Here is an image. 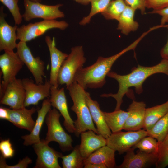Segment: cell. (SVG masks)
I'll return each mask as SVG.
<instances>
[{"label":"cell","instance_id":"obj_40","mask_svg":"<svg viewBox=\"0 0 168 168\" xmlns=\"http://www.w3.org/2000/svg\"><path fill=\"white\" fill-rule=\"evenodd\" d=\"M166 27L168 30V26ZM160 55L163 58L168 59V37L166 43L161 50Z\"/></svg>","mask_w":168,"mask_h":168},{"label":"cell","instance_id":"obj_27","mask_svg":"<svg viewBox=\"0 0 168 168\" xmlns=\"http://www.w3.org/2000/svg\"><path fill=\"white\" fill-rule=\"evenodd\" d=\"M61 158L63 168H82L84 166V159L80 153L79 145L73 148L70 154L63 155Z\"/></svg>","mask_w":168,"mask_h":168},{"label":"cell","instance_id":"obj_17","mask_svg":"<svg viewBox=\"0 0 168 168\" xmlns=\"http://www.w3.org/2000/svg\"><path fill=\"white\" fill-rule=\"evenodd\" d=\"M45 40L49 51L50 61L51 69L49 81L52 85L58 87V75L60 68L68 54L58 49L56 46L55 39L47 35Z\"/></svg>","mask_w":168,"mask_h":168},{"label":"cell","instance_id":"obj_34","mask_svg":"<svg viewBox=\"0 0 168 168\" xmlns=\"http://www.w3.org/2000/svg\"><path fill=\"white\" fill-rule=\"evenodd\" d=\"M0 151L1 155L5 159L11 158L14 156L15 150L9 139L1 140Z\"/></svg>","mask_w":168,"mask_h":168},{"label":"cell","instance_id":"obj_33","mask_svg":"<svg viewBox=\"0 0 168 168\" xmlns=\"http://www.w3.org/2000/svg\"><path fill=\"white\" fill-rule=\"evenodd\" d=\"M0 1L9 10L13 16L15 24L20 25L22 21L23 17L18 5L19 0H0Z\"/></svg>","mask_w":168,"mask_h":168},{"label":"cell","instance_id":"obj_30","mask_svg":"<svg viewBox=\"0 0 168 168\" xmlns=\"http://www.w3.org/2000/svg\"><path fill=\"white\" fill-rule=\"evenodd\" d=\"M132 148L147 153L158 154L159 143L155 138L147 136L142 138Z\"/></svg>","mask_w":168,"mask_h":168},{"label":"cell","instance_id":"obj_41","mask_svg":"<svg viewBox=\"0 0 168 168\" xmlns=\"http://www.w3.org/2000/svg\"><path fill=\"white\" fill-rule=\"evenodd\" d=\"M84 168H107L106 166L102 164H87L85 165Z\"/></svg>","mask_w":168,"mask_h":168},{"label":"cell","instance_id":"obj_3","mask_svg":"<svg viewBox=\"0 0 168 168\" xmlns=\"http://www.w3.org/2000/svg\"><path fill=\"white\" fill-rule=\"evenodd\" d=\"M67 89L73 103L71 110L77 116V119L74 121V133L76 136L78 137L82 133L89 130H92L98 134L86 102V90L75 81L67 87Z\"/></svg>","mask_w":168,"mask_h":168},{"label":"cell","instance_id":"obj_20","mask_svg":"<svg viewBox=\"0 0 168 168\" xmlns=\"http://www.w3.org/2000/svg\"><path fill=\"white\" fill-rule=\"evenodd\" d=\"M37 110L34 107L30 109H26L25 107L16 110L8 108L9 118L8 121L17 127L30 132L35 122L32 116Z\"/></svg>","mask_w":168,"mask_h":168},{"label":"cell","instance_id":"obj_43","mask_svg":"<svg viewBox=\"0 0 168 168\" xmlns=\"http://www.w3.org/2000/svg\"><path fill=\"white\" fill-rule=\"evenodd\" d=\"M32 1L35 2H40L42 0H30Z\"/></svg>","mask_w":168,"mask_h":168},{"label":"cell","instance_id":"obj_11","mask_svg":"<svg viewBox=\"0 0 168 168\" xmlns=\"http://www.w3.org/2000/svg\"><path fill=\"white\" fill-rule=\"evenodd\" d=\"M44 139H41L33 145L34 151L37 156L34 168H61L58 159L62 154L50 147Z\"/></svg>","mask_w":168,"mask_h":168},{"label":"cell","instance_id":"obj_32","mask_svg":"<svg viewBox=\"0 0 168 168\" xmlns=\"http://www.w3.org/2000/svg\"><path fill=\"white\" fill-rule=\"evenodd\" d=\"M155 165L157 168H164L168 166V133L159 143L158 158Z\"/></svg>","mask_w":168,"mask_h":168},{"label":"cell","instance_id":"obj_28","mask_svg":"<svg viewBox=\"0 0 168 168\" xmlns=\"http://www.w3.org/2000/svg\"><path fill=\"white\" fill-rule=\"evenodd\" d=\"M147 132L148 136L155 138L159 143H161L168 133V112Z\"/></svg>","mask_w":168,"mask_h":168},{"label":"cell","instance_id":"obj_22","mask_svg":"<svg viewBox=\"0 0 168 168\" xmlns=\"http://www.w3.org/2000/svg\"><path fill=\"white\" fill-rule=\"evenodd\" d=\"M52 106L49 98L44 99L41 108L37 110V117L34 128L29 134L23 135V145L26 146L33 145L40 141V134L46 116Z\"/></svg>","mask_w":168,"mask_h":168},{"label":"cell","instance_id":"obj_31","mask_svg":"<svg viewBox=\"0 0 168 168\" xmlns=\"http://www.w3.org/2000/svg\"><path fill=\"white\" fill-rule=\"evenodd\" d=\"M112 0H91V7L88 16L84 17L79 22V24L84 26L90 22L92 17L99 13L102 12Z\"/></svg>","mask_w":168,"mask_h":168},{"label":"cell","instance_id":"obj_29","mask_svg":"<svg viewBox=\"0 0 168 168\" xmlns=\"http://www.w3.org/2000/svg\"><path fill=\"white\" fill-rule=\"evenodd\" d=\"M127 6L124 0H112L101 14L106 19L117 21Z\"/></svg>","mask_w":168,"mask_h":168},{"label":"cell","instance_id":"obj_42","mask_svg":"<svg viewBox=\"0 0 168 168\" xmlns=\"http://www.w3.org/2000/svg\"><path fill=\"white\" fill-rule=\"evenodd\" d=\"M81 4L86 5L90 3L91 0H73Z\"/></svg>","mask_w":168,"mask_h":168},{"label":"cell","instance_id":"obj_12","mask_svg":"<svg viewBox=\"0 0 168 168\" xmlns=\"http://www.w3.org/2000/svg\"><path fill=\"white\" fill-rule=\"evenodd\" d=\"M22 80L26 93L25 107L37 105L40 100L50 97L52 85L49 80H46L43 83L37 84L28 78Z\"/></svg>","mask_w":168,"mask_h":168},{"label":"cell","instance_id":"obj_24","mask_svg":"<svg viewBox=\"0 0 168 168\" xmlns=\"http://www.w3.org/2000/svg\"><path fill=\"white\" fill-rule=\"evenodd\" d=\"M136 10L127 6L117 20L118 24L117 29L125 35L131 32L136 31L139 26L138 23L134 20Z\"/></svg>","mask_w":168,"mask_h":168},{"label":"cell","instance_id":"obj_5","mask_svg":"<svg viewBox=\"0 0 168 168\" xmlns=\"http://www.w3.org/2000/svg\"><path fill=\"white\" fill-rule=\"evenodd\" d=\"M86 61L82 46L72 47L59 70L58 79V84L65 85L66 87L71 84L74 81L76 73L83 68Z\"/></svg>","mask_w":168,"mask_h":168},{"label":"cell","instance_id":"obj_8","mask_svg":"<svg viewBox=\"0 0 168 168\" xmlns=\"http://www.w3.org/2000/svg\"><path fill=\"white\" fill-rule=\"evenodd\" d=\"M147 136V131L143 129L112 133L106 139V145L117 151L119 154H122L133 147L142 138Z\"/></svg>","mask_w":168,"mask_h":168},{"label":"cell","instance_id":"obj_7","mask_svg":"<svg viewBox=\"0 0 168 168\" xmlns=\"http://www.w3.org/2000/svg\"><path fill=\"white\" fill-rule=\"evenodd\" d=\"M25 11L22 15L26 21L35 18L44 20H54L64 17L65 14L59 9L63 5L59 3L54 5H44L30 0H24Z\"/></svg>","mask_w":168,"mask_h":168},{"label":"cell","instance_id":"obj_35","mask_svg":"<svg viewBox=\"0 0 168 168\" xmlns=\"http://www.w3.org/2000/svg\"><path fill=\"white\" fill-rule=\"evenodd\" d=\"M5 158L1 155L0 157V168H26L28 165L32 163V160L29 157L26 156L22 160H20L17 164L14 165H8Z\"/></svg>","mask_w":168,"mask_h":168},{"label":"cell","instance_id":"obj_23","mask_svg":"<svg viewBox=\"0 0 168 168\" xmlns=\"http://www.w3.org/2000/svg\"><path fill=\"white\" fill-rule=\"evenodd\" d=\"M115 151L107 145L103 146L90 154L84 160V165L98 164L105 165L107 168L116 167Z\"/></svg>","mask_w":168,"mask_h":168},{"label":"cell","instance_id":"obj_37","mask_svg":"<svg viewBox=\"0 0 168 168\" xmlns=\"http://www.w3.org/2000/svg\"><path fill=\"white\" fill-rule=\"evenodd\" d=\"M146 8L156 10L168 7V0H146Z\"/></svg>","mask_w":168,"mask_h":168},{"label":"cell","instance_id":"obj_10","mask_svg":"<svg viewBox=\"0 0 168 168\" xmlns=\"http://www.w3.org/2000/svg\"><path fill=\"white\" fill-rule=\"evenodd\" d=\"M16 48L19 58L31 73L35 83H43L45 76L44 62L39 57H34L26 42L20 41Z\"/></svg>","mask_w":168,"mask_h":168},{"label":"cell","instance_id":"obj_16","mask_svg":"<svg viewBox=\"0 0 168 168\" xmlns=\"http://www.w3.org/2000/svg\"><path fill=\"white\" fill-rule=\"evenodd\" d=\"M7 14L4 12V7L0 8V51H13L16 48L17 25L12 26L5 20Z\"/></svg>","mask_w":168,"mask_h":168},{"label":"cell","instance_id":"obj_1","mask_svg":"<svg viewBox=\"0 0 168 168\" xmlns=\"http://www.w3.org/2000/svg\"><path fill=\"white\" fill-rule=\"evenodd\" d=\"M157 73H163L168 76V59L163 58L158 64L152 66L146 67L138 65L132 69L131 72L126 75H121L113 71H110L107 76L116 80L119 89L115 94H103L100 96L112 97L116 101L115 110L120 109L123 102V98L128 94L129 89L134 87L136 93L140 94L142 91V85L145 80L151 75Z\"/></svg>","mask_w":168,"mask_h":168},{"label":"cell","instance_id":"obj_6","mask_svg":"<svg viewBox=\"0 0 168 168\" xmlns=\"http://www.w3.org/2000/svg\"><path fill=\"white\" fill-rule=\"evenodd\" d=\"M68 24L65 21L44 20L23 25L18 27L16 30L17 40L25 42L30 41L39 37L48 30L58 29L64 30L68 26Z\"/></svg>","mask_w":168,"mask_h":168},{"label":"cell","instance_id":"obj_21","mask_svg":"<svg viewBox=\"0 0 168 168\" xmlns=\"http://www.w3.org/2000/svg\"><path fill=\"white\" fill-rule=\"evenodd\" d=\"M85 98L92 120L96 126L98 134H101L107 139L112 133L106 122L104 112L100 109L98 102L92 99L89 93L86 91Z\"/></svg>","mask_w":168,"mask_h":168},{"label":"cell","instance_id":"obj_9","mask_svg":"<svg viewBox=\"0 0 168 168\" xmlns=\"http://www.w3.org/2000/svg\"><path fill=\"white\" fill-rule=\"evenodd\" d=\"M24 63L17 52L4 51L0 56V68L2 80L0 86V98L8 84L16 78V76L22 68Z\"/></svg>","mask_w":168,"mask_h":168},{"label":"cell","instance_id":"obj_25","mask_svg":"<svg viewBox=\"0 0 168 168\" xmlns=\"http://www.w3.org/2000/svg\"><path fill=\"white\" fill-rule=\"evenodd\" d=\"M168 112V100L156 106L146 109L143 129L148 131Z\"/></svg>","mask_w":168,"mask_h":168},{"label":"cell","instance_id":"obj_4","mask_svg":"<svg viewBox=\"0 0 168 168\" xmlns=\"http://www.w3.org/2000/svg\"><path fill=\"white\" fill-rule=\"evenodd\" d=\"M61 114L56 109H51L45 119L48 131L44 139L49 144L50 142H57L61 150L63 152L70 151L73 147V140L71 135L68 134L62 126L59 121Z\"/></svg>","mask_w":168,"mask_h":168},{"label":"cell","instance_id":"obj_13","mask_svg":"<svg viewBox=\"0 0 168 168\" xmlns=\"http://www.w3.org/2000/svg\"><path fill=\"white\" fill-rule=\"evenodd\" d=\"M25 91L22 80L15 78L7 85L0 98V104L16 110L24 107Z\"/></svg>","mask_w":168,"mask_h":168},{"label":"cell","instance_id":"obj_39","mask_svg":"<svg viewBox=\"0 0 168 168\" xmlns=\"http://www.w3.org/2000/svg\"><path fill=\"white\" fill-rule=\"evenodd\" d=\"M9 118V113L8 108L1 107L0 108V118L8 121Z\"/></svg>","mask_w":168,"mask_h":168},{"label":"cell","instance_id":"obj_14","mask_svg":"<svg viewBox=\"0 0 168 168\" xmlns=\"http://www.w3.org/2000/svg\"><path fill=\"white\" fill-rule=\"evenodd\" d=\"M49 100L52 106L57 110L63 117V124L66 130L70 133H74V121L69 113L64 88L58 89L52 86Z\"/></svg>","mask_w":168,"mask_h":168},{"label":"cell","instance_id":"obj_2","mask_svg":"<svg viewBox=\"0 0 168 168\" xmlns=\"http://www.w3.org/2000/svg\"><path fill=\"white\" fill-rule=\"evenodd\" d=\"M144 37V35H141L127 47L114 55L106 58L98 57L92 65L78 70L75 75L74 81L85 90L88 88L102 87L105 84V77L115 61L125 53L134 50Z\"/></svg>","mask_w":168,"mask_h":168},{"label":"cell","instance_id":"obj_38","mask_svg":"<svg viewBox=\"0 0 168 168\" xmlns=\"http://www.w3.org/2000/svg\"><path fill=\"white\" fill-rule=\"evenodd\" d=\"M149 13L150 14H157L161 16V24L165 25L168 22V7L160 10H153Z\"/></svg>","mask_w":168,"mask_h":168},{"label":"cell","instance_id":"obj_36","mask_svg":"<svg viewBox=\"0 0 168 168\" xmlns=\"http://www.w3.org/2000/svg\"><path fill=\"white\" fill-rule=\"evenodd\" d=\"M127 5L135 10H139L142 14H144L146 7V0H124Z\"/></svg>","mask_w":168,"mask_h":168},{"label":"cell","instance_id":"obj_19","mask_svg":"<svg viewBox=\"0 0 168 168\" xmlns=\"http://www.w3.org/2000/svg\"><path fill=\"white\" fill-rule=\"evenodd\" d=\"M146 104L143 101L133 100L127 110L128 116L123 129L127 131H136L143 128L146 110Z\"/></svg>","mask_w":168,"mask_h":168},{"label":"cell","instance_id":"obj_26","mask_svg":"<svg viewBox=\"0 0 168 168\" xmlns=\"http://www.w3.org/2000/svg\"><path fill=\"white\" fill-rule=\"evenodd\" d=\"M104 114L106 122L112 133L120 132L123 129L129 115L128 111L121 109L111 112H104Z\"/></svg>","mask_w":168,"mask_h":168},{"label":"cell","instance_id":"obj_18","mask_svg":"<svg viewBox=\"0 0 168 168\" xmlns=\"http://www.w3.org/2000/svg\"><path fill=\"white\" fill-rule=\"evenodd\" d=\"M80 135L81 143L79 148L84 160L99 148L106 145V139L92 130L86 131L82 133Z\"/></svg>","mask_w":168,"mask_h":168},{"label":"cell","instance_id":"obj_15","mask_svg":"<svg viewBox=\"0 0 168 168\" xmlns=\"http://www.w3.org/2000/svg\"><path fill=\"white\" fill-rule=\"evenodd\" d=\"M132 147L126 152L122 163L118 168H145L156 164L158 154L149 153L139 150L135 153Z\"/></svg>","mask_w":168,"mask_h":168}]
</instances>
